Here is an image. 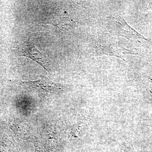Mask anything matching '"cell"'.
Wrapping results in <instances>:
<instances>
[{
  "label": "cell",
  "mask_w": 152,
  "mask_h": 152,
  "mask_svg": "<svg viewBox=\"0 0 152 152\" xmlns=\"http://www.w3.org/2000/svg\"><path fill=\"white\" fill-rule=\"evenodd\" d=\"M21 85L26 88L34 90L40 94H53L61 90V85L52 81L46 77H42L36 81H23Z\"/></svg>",
  "instance_id": "6da1fadb"
},
{
  "label": "cell",
  "mask_w": 152,
  "mask_h": 152,
  "mask_svg": "<svg viewBox=\"0 0 152 152\" xmlns=\"http://www.w3.org/2000/svg\"><path fill=\"white\" fill-rule=\"evenodd\" d=\"M20 52L22 56L34 60L48 70L49 65L46 57L36 48L31 41L28 40L24 43Z\"/></svg>",
  "instance_id": "7a4b0ae2"
},
{
  "label": "cell",
  "mask_w": 152,
  "mask_h": 152,
  "mask_svg": "<svg viewBox=\"0 0 152 152\" xmlns=\"http://www.w3.org/2000/svg\"><path fill=\"white\" fill-rule=\"evenodd\" d=\"M118 24L119 25L120 31L122 34L125 36H128V38H136V39H146L144 37L137 32L136 31L133 29L132 28L128 26L127 24L125 21L122 17L119 16L117 19Z\"/></svg>",
  "instance_id": "3957f363"
},
{
  "label": "cell",
  "mask_w": 152,
  "mask_h": 152,
  "mask_svg": "<svg viewBox=\"0 0 152 152\" xmlns=\"http://www.w3.org/2000/svg\"><path fill=\"white\" fill-rule=\"evenodd\" d=\"M151 6H152V2L151 3Z\"/></svg>",
  "instance_id": "277c9868"
}]
</instances>
